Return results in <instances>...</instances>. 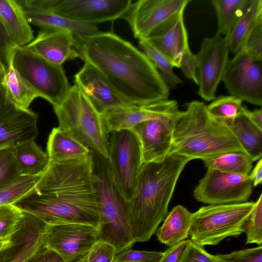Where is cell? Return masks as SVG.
Instances as JSON below:
<instances>
[{"label":"cell","instance_id":"29","mask_svg":"<svg viewBox=\"0 0 262 262\" xmlns=\"http://www.w3.org/2000/svg\"><path fill=\"white\" fill-rule=\"evenodd\" d=\"M14 156L20 174L40 175L49 163V158L34 140L20 143L14 147Z\"/></svg>","mask_w":262,"mask_h":262},{"label":"cell","instance_id":"1","mask_svg":"<svg viewBox=\"0 0 262 262\" xmlns=\"http://www.w3.org/2000/svg\"><path fill=\"white\" fill-rule=\"evenodd\" d=\"M13 205L47 224L99 225V198L91 153L49 163L34 188Z\"/></svg>","mask_w":262,"mask_h":262},{"label":"cell","instance_id":"31","mask_svg":"<svg viewBox=\"0 0 262 262\" xmlns=\"http://www.w3.org/2000/svg\"><path fill=\"white\" fill-rule=\"evenodd\" d=\"M251 0H212L218 20L216 34L225 36L244 15Z\"/></svg>","mask_w":262,"mask_h":262},{"label":"cell","instance_id":"40","mask_svg":"<svg viewBox=\"0 0 262 262\" xmlns=\"http://www.w3.org/2000/svg\"><path fill=\"white\" fill-rule=\"evenodd\" d=\"M163 252L127 249L116 255L113 262H158Z\"/></svg>","mask_w":262,"mask_h":262},{"label":"cell","instance_id":"37","mask_svg":"<svg viewBox=\"0 0 262 262\" xmlns=\"http://www.w3.org/2000/svg\"><path fill=\"white\" fill-rule=\"evenodd\" d=\"M246 244L262 243V194L255 202L246 228Z\"/></svg>","mask_w":262,"mask_h":262},{"label":"cell","instance_id":"42","mask_svg":"<svg viewBox=\"0 0 262 262\" xmlns=\"http://www.w3.org/2000/svg\"><path fill=\"white\" fill-rule=\"evenodd\" d=\"M117 251L110 244L98 241L90 251L85 262H113Z\"/></svg>","mask_w":262,"mask_h":262},{"label":"cell","instance_id":"41","mask_svg":"<svg viewBox=\"0 0 262 262\" xmlns=\"http://www.w3.org/2000/svg\"><path fill=\"white\" fill-rule=\"evenodd\" d=\"M178 262H217L215 255L207 252L204 247L188 239V243Z\"/></svg>","mask_w":262,"mask_h":262},{"label":"cell","instance_id":"45","mask_svg":"<svg viewBox=\"0 0 262 262\" xmlns=\"http://www.w3.org/2000/svg\"><path fill=\"white\" fill-rule=\"evenodd\" d=\"M179 68L187 78L192 80L198 85L196 77L198 61L195 54L192 53L189 47L184 51Z\"/></svg>","mask_w":262,"mask_h":262},{"label":"cell","instance_id":"21","mask_svg":"<svg viewBox=\"0 0 262 262\" xmlns=\"http://www.w3.org/2000/svg\"><path fill=\"white\" fill-rule=\"evenodd\" d=\"M75 36L66 30L40 29L36 37L24 46L27 49L56 64L81 56L77 50Z\"/></svg>","mask_w":262,"mask_h":262},{"label":"cell","instance_id":"18","mask_svg":"<svg viewBox=\"0 0 262 262\" xmlns=\"http://www.w3.org/2000/svg\"><path fill=\"white\" fill-rule=\"evenodd\" d=\"M181 116L145 120L132 129L140 142L143 164L161 162L169 155L174 129Z\"/></svg>","mask_w":262,"mask_h":262},{"label":"cell","instance_id":"15","mask_svg":"<svg viewBox=\"0 0 262 262\" xmlns=\"http://www.w3.org/2000/svg\"><path fill=\"white\" fill-rule=\"evenodd\" d=\"M38 115L16 106L0 85V148L34 140L38 134Z\"/></svg>","mask_w":262,"mask_h":262},{"label":"cell","instance_id":"6","mask_svg":"<svg viewBox=\"0 0 262 262\" xmlns=\"http://www.w3.org/2000/svg\"><path fill=\"white\" fill-rule=\"evenodd\" d=\"M59 127L105 159L109 151L108 134L101 115L75 84L60 103L53 106Z\"/></svg>","mask_w":262,"mask_h":262},{"label":"cell","instance_id":"2","mask_svg":"<svg viewBox=\"0 0 262 262\" xmlns=\"http://www.w3.org/2000/svg\"><path fill=\"white\" fill-rule=\"evenodd\" d=\"M81 58L96 67L117 92L137 106L168 99L169 89L142 51L111 32L75 36Z\"/></svg>","mask_w":262,"mask_h":262},{"label":"cell","instance_id":"19","mask_svg":"<svg viewBox=\"0 0 262 262\" xmlns=\"http://www.w3.org/2000/svg\"><path fill=\"white\" fill-rule=\"evenodd\" d=\"M182 114L174 100H164L150 104L122 107L108 111L101 117L108 134L123 129H132L144 121L163 117H178Z\"/></svg>","mask_w":262,"mask_h":262},{"label":"cell","instance_id":"23","mask_svg":"<svg viewBox=\"0 0 262 262\" xmlns=\"http://www.w3.org/2000/svg\"><path fill=\"white\" fill-rule=\"evenodd\" d=\"M0 18L15 47L26 46L34 39L33 31L16 1L0 0Z\"/></svg>","mask_w":262,"mask_h":262},{"label":"cell","instance_id":"16","mask_svg":"<svg viewBox=\"0 0 262 262\" xmlns=\"http://www.w3.org/2000/svg\"><path fill=\"white\" fill-rule=\"evenodd\" d=\"M131 0H59L53 12L79 23L95 24L123 17Z\"/></svg>","mask_w":262,"mask_h":262},{"label":"cell","instance_id":"51","mask_svg":"<svg viewBox=\"0 0 262 262\" xmlns=\"http://www.w3.org/2000/svg\"><path fill=\"white\" fill-rule=\"evenodd\" d=\"M12 243L10 238L6 239H0V251L9 247L11 245Z\"/></svg>","mask_w":262,"mask_h":262},{"label":"cell","instance_id":"38","mask_svg":"<svg viewBox=\"0 0 262 262\" xmlns=\"http://www.w3.org/2000/svg\"><path fill=\"white\" fill-rule=\"evenodd\" d=\"M14 147L0 148V186L21 175L14 158Z\"/></svg>","mask_w":262,"mask_h":262},{"label":"cell","instance_id":"39","mask_svg":"<svg viewBox=\"0 0 262 262\" xmlns=\"http://www.w3.org/2000/svg\"><path fill=\"white\" fill-rule=\"evenodd\" d=\"M215 256L217 262H262V246Z\"/></svg>","mask_w":262,"mask_h":262},{"label":"cell","instance_id":"43","mask_svg":"<svg viewBox=\"0 0 262 262\" xmlns=\"http://www.w3.org/2000/svg\"><path fill=\"white\" fill-rule=\"evenodd\" d=\"M243 48L253 60L262 61V24L254 29Z\"/></svg>","mask_w":262,"mask_h":262},{"label":"cell","instance_id":"46","mask_svg":"<svg viewBox=\"0 0 262 262\" xmlns=\"http://www.w3.org/2000/svg\"><path fill=\"white\" fill-rule=\"evenodd\" d=\"M59 0H16L24 11H52Z\"/></svg>","mask_w":262,"mask_h":262},{"label":"cell","instance_id":"52","mask_svg":"<svg viewBox=\"0 0 262 262\" xmlns=\"http://www.w3.org/2000/svg\"><path fill=\"white\" fill-rule=\"evenodd\" d=\"M5 69L0 58V83L5 73Z\"/></svg>","mask_w":262,"mask_h":262},{"label":"cell","instance_id":"17","mask_svg":"<svg viewBox=\"0 0 262 262\" xmlns=\"http://www.w3.org/2000/svg\"><path fill=\"white\" fill-rule=\"evenodd\" d=\"M75 84L101 115L108 111L137 105L123 98L94 66L84 61L75 75Z\"/></svg>","mask_w":262,"mask_h":262},{"label":"cell","instance_id":"4","mask_svg":"<svg viewBox=\"0 0 262 262\" xmlns=\"http://www.w3.org/2000/svg\"><path fill=\"white\" fill-rule=\"evenodd\" d=\"M234 151L245 152L226 123L212 117L203 102L187 103L175 126L169 155L190 161Z\"/></svg>","mask_w":262,"mask_h":262},{"label":"cell","instance_id":"49","mask_svg":"<svg viewBox=\"0 0 262 262\" xmlns=\"http://www.w3.org/2000/svg\"><path fill=\"white\" fill-rule=\"evenodd\" d=\"M250 178L252 182L253 186H256L262 182V159L258 160L254 169L249 174Z\"/></svg>","mask_w":262,"mask_h":262},{"label":"cell","instance_id":"9","mask_svg":"<svg viewBox=\"0 0 262 262\" xmlns=\"http://www.w3.org/2000/svg\"><path fill=\"white\" fill-rule=\"evenodd\" d=\"M110 134L109 167L119 191L128 202L143 165L140 142L132 129L120 130Z\"/></svg>","mask_w":262,"mask_h":262},{"label":"cell","instance_id":"3","mask_svg":"<svg viewBox=\"0 0 262 262\" xmlns=\"http://www.w3.org/2000/svg\"><path fill=\"white\" fill-rule=\"evenodd\" d=\"M189 161L168 155L163 161L143 164L128 202L130 223L136 242H147L168 213L180 176Z\"/></svg>","mask_w":262,"mask_h":262},{"label":"cell","instance_id":"22","mask_svg":"<svg viewBox=\"0 0 262 262\" xmlns=\"http://www.w3.org/2000/svg\"><path fill=\"white\" fill-rule=\"evenodd\" d=\"M145 40L163 55L173 67L179 68L183 54L189 47L184 12L157 28Z\"/></svg>","mask_w":262,"mask_h":262},{"label":"cell","instance_id":"30","mask_svg":"<svg viewBox=\"0 0 262 262\" xmlns=\"http://www.w3.org/2000/svg\"><path fill=\"white\" fill-rule=\"evenodd\" d=\"M0 85L8 98L17 107L29 110V107L38 97L21 79L11 64L6 70Z\"/></svg>","mask_w":262,"mask_h":262},{"label":"cell","instance_id":"47","mask_svg":"<svg viewBox=\"0 0 262 262\" xmlns=\"http://www.w3.org/2000/svg\"><path fill=\"white\" fill-rule=\"evenodd\" d=\"M25 262H66L55 251L47 248L45 244Z\"/></svg>","mask_w":262,"mask_h":262},{"label":"cell","instance_id":"20","mask_svg":"<svg viewBox=\"0 0 262 262\" xmlns=\"http://www.w3.org/2000/svg\"><path fill=\"white\" fill-rule=\"evenodd\" d=\"M48 226L36 216L23 212L10 237L11 245L0 251V262H25L44 245Z\"/></svg>","mask_w":262,"mask_h":262},{"label":"cell","instance_id":"24","mask_svg":"<svg viewBox=\"0 0 262 262\" xmlns=\"http://www.w3.org/2000/svg\"><path fill=\"white\" fill-rule=\"evenodd\" d=\"M248 110L243 106L234 119L226 123L245 152L255 162L262 157V129L250 120L247 115Z\"/></svg>","mask_w":262,"mask_h":262},{"label":"cell","instance_id":"14","mask_svg":"<svg viewBox=\"0 0 262 262\" xmlns=\"http://www.w3.org/2000/svg\"><path fill=\"white\" fill-rule=\"evenodd\" d=\"M189 0H140L132 4L123 17L128 23L134 36L145 39L155 29L180 13Z\"/></svg>","mask_w":262,"mask_h":262},{"label":"cell","instance_id":"32","mask_svg":"<svg viewBox=\"0 0 262 262\" xmlns=\"http://www.w3.org/2000/svg\"><path fill=\"white\" fill-rule=\"evenodd\" d=\"M207 169L242 175H249L252 168L253 161L244 152H229L203 160Z\"/></svg>","mask_w":262,"mask_h":262},{"label":"cell","instance_id":"48","mask_svg":"<svg viewBox=\"0 0 262 262\" xmlns=\"http://www.w3.org/2000/svg\"><path fill=\"white\" fill-rule=\"evenodd\" d=\"M187 243L188 239L184 240L169 247L163 252L162 257L158 262H178Z\"/></svg>","mask_w":262,"mask_h":262},{"label":"cell","instance_id":"27","mask_svg":"<svg viewBox=\"0 0 262 262\" xmlns=\"http://www.w3.org/2000/svg\"><path fill=\"white\" fill-rule=\"evenodd\" d=\"M192 219V213L185 207L181 205L175 206L157 230L158 239L169 247L185 240L189 235Z\"/></svg>","mask_w":262,"mask_h":262},{"label":"cell","instance_id":"36","mask_svg":"<svg viewBox=\"0 0 262 262\" xmlns=\"http://www.w3.org/2000/svg\"><path fill=\"white\" fill-rule=\"evenodd\" d=\"M23 216V212L13 204L0 207V239H6L16 230Z\"/></svg>","mask_w":262,"mask_h":262},{"label":"cell","instance_id":"11","mask_svg":"<svg viewBox=\"0 0 262 262\" xmlns=\"http://www.w3.org/2000/svg\"><path fill=\"white\" fill-rule=\"evenodd\" d=\"M261 62L253 60L242 48L228 60L222 81L230 95L262 105Z\"/></svg>","mask_w":262,"mask_h":262},{"label":"cell","instance_id":"50","mask_svg":"<svg viewBox=\"0 0 262 262\" xmlns=\"http://www.w3.org/2000/svg\"><path fill=\"white\" fill-rule=\"evenodd\" d=\"M247 115L251 122L262 129V110L256 108L252 111L248 110Z\"/></svg>","mask_w":262,"mask_h":262},{"label":"cell","instance_id":"34","mask_svg":"<svg viewBox=\"0 0 262 262\" xmlns=\"http://www.w3.org/2000/svg\"><path fill=\"white\" fill-rule=\"evenodd\" d=\"M139 46L143 52L154 64L169 89H172L182 83V80L174 73V68L170 61L151 46L146 40H139Z\"/></svg>","mask_w":262,"mask_h":262},{"label":"cell","instance_id":"28","mask_svg":"<svg viewBox=\"0 0 262 262\" xmlns=\"http://www.w3.org/2000/svg\"><path fill=\"white\" fill-rule=\"evenodd\" d=\"M260 24H262V1L251 0L245 13L226 35L229 52L235 55L240 51L250 34Z\"/></svg>","mask_w":262,"mask_h":262},{"label":"cell","instance_id":"35","mask_svg":"<svg viewBox=\"0 0 262 262\" xmlns=\"http://www.w3.org/2000/svg\"><path fill=\"white\" fill-rule=\"evenodd\" d=\"M243 100L232 95L219 96L208 105L207 109L213 118L224 122L234 119L241 111Z\"/></svg>","mask_w":262,"mask_h":262},{"label":"cell","instance_id":"5","mask_svg":"<svg viewBox=\"0 0 262 262\" xmlns=\"http://www.w3.org/2000/svg\"><path fill=\"white\" fill-rule=\"evenodd\" d=\"M91 153L99 198L98 241L112 245L117 253L132 249L136 242L130 223L128 201L114 181L107 159L93 150Z\"/></svg>","mask_w":262,"mask_h":262},{"label":"cell","instance_id":"7","mask_svg":"<svg viewBox=\"0 0 262 262\" xmlns=\"http://www.w3.org/2000/svg\"><path fill=\"white\" fill-rule=\"evenodd\" d=\"M255 202L212 204L192 213L189 235L195 244L216 245L227 237H237L246 230Z\"/></svg>","mask_w":262,"mask_h":262},{"label":"cell","instance_id":"25","mask_svg":"<svg viewBox=\"0 0 262 262\" xmlns=\"http://www.w3.org/2000/svg\"><path fill=\"white\" fill-rule=\"evenodd\" d=\"M49 163H57L82 158L91 149L80 142L68 132L59 127H54L47 142Z\"/></svg>","mask_w":262,"mask_h":262},{"label":"cell","instance_id":"33","mask_svg":"<svg viewBox=\"0 0 262 262\" xmlns=\"http://www.w3.org/2000/svg\"><path fill=\"white\" fill-rule=\"evenodd\" d=\"M40 175L21 174L14 179L0 186V207L13 204L33 190Z\"/></svg>","mask_w":262,"mask_h":262},{"label":"cell","instance_id":"10","mask_svg":"<svg viewBox=\"0 0 262 262\" xmlns=\"http://www.w3.org/2000/svg\"><path fill=\"white\" fill-rule=\"evenodd\" d=\"M249 175L232 174L207 169L199 181L193 195L205 204H222L247 202L253 188Z\"/></svg>","mask_w":262,"mask_h":262},{"label":"cell","instance_id":"26","mask_svg":"<svg viewBox=\"0 0 262 262\" xmlns=\"http://www.w3.org/2000/svg\"><path fill=\"white\" fill-rule=\"evenodd\" d=\"M23 11L28 22L40 29L66 30L75 36H89L100 32L96 25L76 21L52 11Z\"/></svg>","mask_w":262,"mask_h":262},{"label":"cell","instance_id":"44","mask_svg":"<svg viewBox=\"0 0 262 262\" xmlns=\"http://www.w3.org/2000/svg\"><path fill=\"white\" fill-rule=\"evenodd\" d=\"M16 48L10 39L0 18V58L5 70L12 64L13 52Z\"/></svg>","mask_w":262,"mask_h":262},{"label":"cell","instance_id":"13","mask_svg":"<svg viewBox=\"0 0 262 262\" xmlns=\"http://www.w3.org/2000/svg\"><path fill=\"white\" fill-rule=\"evenodd\" d=\"M98 233L96 228L87 224L49 225L45 246L57 253L66 262H84L98 241Z\"/></svg>","mask_w":262,"mask_h":262},{"label":"cell","instance_id":"12","mask_svg":"<svg viewBox=\"0 0 262 262\" xmlns=\"http://www.w3.org/2000/svg\"><path fill=\"white\" fill-rule=\"evenodd\" d=\"M229 48L227 36L216 33L204 38L195 54L198 61L196 77L198 95L211 101L216 98V92L228 63Z\"/></svg>","mask_w":262,"mask_h":262},{"label":"cell","instance_id":"8","mask_svg":"<svg viewBox=\"0 0 262 262\" xmlns=\"http://www.w3.org/2000/svg\"><path fill=\"white\" fill-rule=\"evenodd\" d=\"M12 64L24 82L53 107L61 102L70 85L61 65L53 63L24 46L16 47Z\"/></svg>","mask_w":262,"mask_h":262}]
</instances>
